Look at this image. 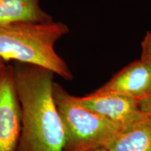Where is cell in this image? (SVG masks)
<instances>
[{
  "label": "cell",
  "instance_id": "cell-1",
  "mask_svg": "<svg viewBox=\"0 0 151 151\" xmlns=\"http://www.w3.org/2000/svg\"><path fill=\"white\" fill-rule=\"evenodd\" d=\"M14 86L21 111L17 151H63L65 134L53 97L54 73L15 62Z\"/></svg>",
  "mask_w": 151,
  "mask_h": 151
},
{
  "label": "cell",
  "instance_id": "cell-2",
  "mask_svg": "<svg viewBox=\"0 0 151 151\" xmlns=\"http://www.w3.org/2000/svg\"><path fill=\"white\" fill-rule=\"evenodd\" d=\"M69 32L65 23L54 20L0 25V57L6 62L13 60L45 68L71 81L72 73L55 50L57 41Z\"/></svg>",
  "mask_w": 151,
  "mask_h": 151
},
{
  "label": "cell",
  "instance_id": "cell-3",
  "mask_svg": "<svg viewBox=\"0 0 151 151\" xmlns=\"http://www.w3.org/2000/svg\"><path fill=\"white\" fill-rule=\"evenodd\" d=\"M53 97L65 134L63 151L106 148L127 127L79 105L74 96L54 81Z\"/></svg>",
  "mask_w": 151,
  "mask_h": 151
},
{
  "label": "cell",
  "instance_id": "cell-4",
  "mask_svg": "<svg viewBox=\"0 0 151 151\" xmlns=\"http://www.w3.org/2000/svg\"><path fill=\"white\" fill-rule=\"evenodd\" d=\"M21 131V111L14 86L13 66L0 73V151H17Z\"/></svg>",
  "mask_w": 151,
  "mask_h": 151
},
{
  "label": "cell",
  "instance_id": "cell-5",
  "mask_svg": "<svg viewBox=\"0 0 151 151\" xmlns=\"http://www.w3.org/2000/svg\"><path fill=\"white\" fill-rule=\"evenodd\" d=\"M79 105L115 123L129 127L149 116L139 109V101L113 93L94 91L75 97Z\"/></svg>",
  "mask_w": 151,
  "mask_h": 151
},
{
  "label": "cell",
  "instance_id": "cell-6",
  "mask_svg": "<svg viewBox=\"0 0 151 151\" xmlns=\"http://www.w3.org/2000/svg\"><path fill=\"white\" fill-rule=\"evenodd\" d=\"M151 90V62L140 59L115 74L96 91L113 93L140 101Z\"/></svg>",
  "mask_w": 151,
  "mask_h": 151
},
{
  "label": "cell",
  "instance_id": "cell-7",
  "mask_svg": "<svg viewBox=\"0 0 151 151\" xmlns=\"http://www.w3.org/2000/svg\"><path fill=\"white\" fill-rule=\"evenodd\" d=\"M51 21L53 18L42 9L39 0H0V25Z\"/></svg>",
  "mask_w": 151,
  "mask_h": 151
},
{
  "label": "cell",
  "instance_id": "cell-8",
  "mask_svg": "<svg viewBox=\"0 0 151 151\" xmlns=\"http://www.w3.org/2000/svg\"><path fill=\"white\" fill-rule=\"evenodd\" d=\"M106 149L109 151H151V117L124 129Z\"/></svg>",
  "mask_w": 151,
  "mask_h": 151
},
{
  "label": "cell",
  "instance_id": "cell-9",
  "mask_svg": "<svg viewBox=\"0 0 151 151\" xmlns=\"http://www.w3.org/2000/svg\"><path fill=\"white\" fill-rule=\"evenodd\" d=\"M141 59L151 62V32H147L141 42Z\"/></svg>",
  "mask_w": 151,
  "mask_h": 151
},
{
  "label": "cell",
  "instance_id": "cell-10",
  "mask_svg": "<svg viewBox=\"0 0 151 151\" xmlns=\"http://www.w3.org/2000/svg\"><path fill=\"white\" fill-rule=\"evenodd\" d=\"M139 109L143 113L151 117V90L146 97L139 101Z\"/></svg>",
  "mask_w": 151,
  "mask_h": 151
},
{
  "label": "cell",
  "instance_id": "cell-11",
  "mask_svg": "<svg viewBox=\"0 0 151 151\" xmlns=\"http://www.w3.org/2000/svg\"><path fill=\"white\" fill-rule=\"evenodd\" d=\"M7 65H7V62H6L3 58L0 57V73L5 69Z\"/></svg>",
  "mask_w": 151,
  "mask_h": 151
},
{
  "label": "cell",
  "instance_id": "cell-12",
  "mask_svg": "<svg viewBox=\"0 0 151 151\" xmlns=\"http://www.w3.org/2000/svg\"><path fill=\"white\" fill-rule=\"evenodd\" d=\"M89 151H109V150L106 148H98V149H94V150H92Z\"/></svg>",
  "mask_w": 151,
  "mask_h": 151
}]
</instances>
